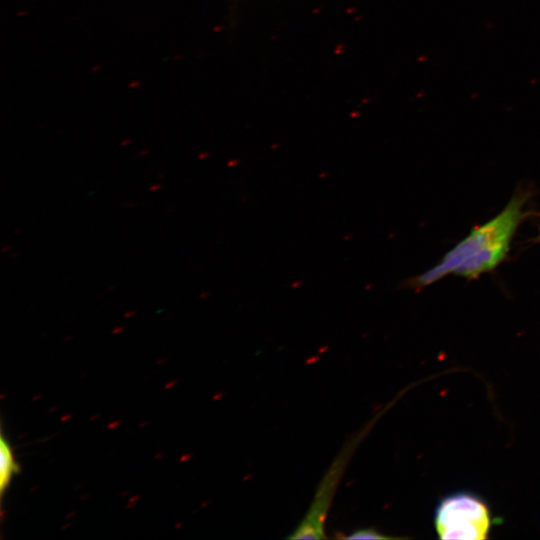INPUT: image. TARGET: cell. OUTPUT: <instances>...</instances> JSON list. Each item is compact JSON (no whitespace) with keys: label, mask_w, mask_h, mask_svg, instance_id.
<instances>
[{"label":"cell","mask_w":540,"mask_h":540,"mask_svg":"<svg viewBox=\"0 0 540 540\" xmlns=\"http://www.w3.org/2000/svg\"><path fill=\"white\" fill-rule=\"evenodd\" d=\"M362 436L359 437L355 443H351L345 446V452L342 451L337 460L334 461L330 467L327 475L324 477L319 490L314 498V501L303 518L299 526L289 535V539H319L325 538L324 534V522L328 513L329 504L336 489V485L342 475L348 459L352 455Z\"/></svg>","instance_id":"3957f363"},{"label":"cell","mask_w":540,"mask_h":540,"mask_svg":"<svg viewBox=\"0 0 540 540\" xmlns=\"http://www.w3.org/2000/svg\"><path fill=\"white\" fill-rule=\"evenodd\" d=\"M524 197L514 196L505 209L471 233L442 259L441 263L407 281L406 287L421 288L448 274L476 278L494 269L506 256L523 213Z\"/></svg>","instance_id":"6da1fadb"},{"label":"cell","mask_w":540,"mask_h":540,"mask_svg":"<svg viewBox=\"0 0 540 540\" xmlns=\"http://www.w3.org/2000/svg\"><path fill=\"white\" fill-rule=\"evenodd\" d=\"M20 472V466L15 460L10 443L2 435L0 440V492L8 489L13 477Z\"/></svg>","instance_id":"277c9868"},{"label":"cell","mask_w":540,"mask_h":540,"mask_svg":"<svg viewBox=\"0 0 540 540\" xmlns=\"http://www.w3.org/2000/svg\"><path fill=\"white\" fill-rule=\"evenodd\" d=\"M435 528L443 540L486 539L490 528L488 508L472 494H452L438 505Z\"/></svg>","instance_id":"7a4b0ae2"},{"label":"cell","mask_w":540,"mask_h":540,"mask_svg":"<svg viewBox=\"0 0 540 540\" xmlns=\"http://www.w3.org/2000/svg\"><path fill=\"white\" fill-rule=\"evenodd\" d=\"M161 188V185H154V186H151L150 190L154 191V190H157Z\"/></svg>","instance_id":"8992f818"},{"label":"cell","mask_w":540,"mask_h":540,"mask_svg":"<svg viewBox=\"0 0 540 540\" xmlns=\"http://www.w3.org/2000/svg\"><path fill=\"white\" fill-rule=\"evenodd\" d=\"M345 539H391L390 536H386L376 530L375 528H361L352 531L349 535L343 536Z\"/></svg>","instance_id":"5b68a950"}]
</instances>
